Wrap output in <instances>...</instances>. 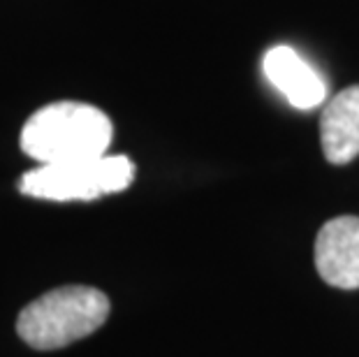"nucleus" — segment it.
Masks as SVG:
<instances>
[{
    "mask_svg": "<svg viewBox=\"0 0 359 357\" xmlns=\"http://www.w3.org/2000/svg\"><path fill=\"white\" fill-rule=\"evenodd\" d=\"M114 137L109 116L83 102H53L21 128V149L40 165H65L107 156Z\"/></svg>",
    "mask_w": 359,
    "mask_h": 357,
    "instance_id": "f257e3e1",
    "label": "nucleus"
},
{
    "mask_svg": "<svg viewBox=\"0 0 359 357\" xmlns=\"http://www.w3.org/2000/svg\"><path fill=\"white\" fill-rule=\"evenodd\" d=\"M109 316V299L90 285L56 288L19 314L17 332L35 351H56L70 346L95 330Z\"/></svg>",
    "mask_w": 359,
    "mask_h": 357,
    "instance_id": "f03ea898",
    "label": "nucleus"
},
{
    "mask_svg": "<svg viewBox=\"0 0 359 357\" xmlns=\"http://www.w3.org/2000/svg\"><path fill=\"white\" fill-rule=\"evenodd\" d=\"M262 70L271 83L294 109H316L327 100V83L299 51L287 44H276L264 54Z\"/></svg>",
    "mask_w": 359,
    "mask_h": 357,
    "instance_id": "39448f33",
    "label": "nucleus"
},
{
    "mask_svg": "<svg viewBox=\"0 0 359 357\" xmlns=\"http://www.w3.org/2000/svg\"><path fill=\"white\" fill-rule=\"evenodd\" d=\"M135 165L128 156H102L65 165H40L21 179V193L51 202H90L121 193L133 184Z\"/></svg>",
    "mask_w": 359,
    "mask_h": 357,
    "instance_id": "7ed1b4c3",
    "label": "nucleus"
},
{
    "mask_svg": "<svg viewBox=\"0 0 359 357\" xmlns=\"http://www.w3.org/2000/svg\"><path fill=\"white\" fill-rule=\"evenodd\" d=\"M316 267L325 283L341 290L359 288V218L339 216L320 227Z\"/></svg>",
    "mask_w": 359,
    "mask_h": 357,
    "instance_id": "20e7f679",
    "label": "nucleus"
},
{
    "mask_svg": "<svg viewBox=\"0 0 359 357\" xmlns=\"http://www.w3.org/2000/svg\"><path fill=\"white\" fill-rule=\"evenodd\" d=\"M320 144L332 165H348L359 156V86H348L325 105Z\"/></svg>",
    "mask_w": 359,
    "mask_h": 357,
    "instance_id": "423d86ee",
    "label": "nucleus"
}]
</instances>
